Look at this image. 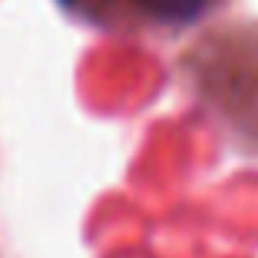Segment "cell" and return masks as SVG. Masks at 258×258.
<instances>
[{"instance_id":"6da1fadb","label":"cell","mask_w":258,"mask_h":258,"mask_svg":"<svg viewBox=\"0 0 258 258\" xmlns=\"http://www.w3.org/2000/svg\"><path fill=\"white\" fill-rule=\"evenodd\" d=\"M182 67L205 106L225 119L245 149L258 152V27L209 30L185 53Z\"/></svg>"},{"instance_id":"7a4b0ae2","label":"cell","mask_w":258,"mask_h":258,"mask_svg":"<svg viewBox=\"0 0 258 258\" xmlns=\"http://www.w3.org/2000/svg\"><path fill=\"white\" fill-rule=\"evenodd\" d=\"M83 20L106 30H182L215 7V0H63Z\"/></svg>"}]
</instances>
